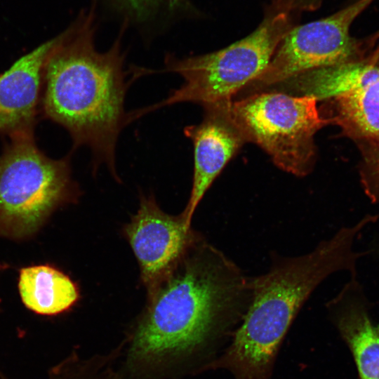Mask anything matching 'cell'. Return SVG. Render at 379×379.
Instances as JSON below:
<instances>
[{
	"label": "cell",
	"instance_id": "1",
	"mask_svg": "<svg viewBox=\"0 0 379 379\" xmlns=\"http://www.w3.org/2000/svg\"><path fill=\"white\" fill-rule=\"evenodd\" d=\"M147 293L129 367L154 370L190 360L205 371L241 324L253 289L252 277L203 237Z\"/></svg>",
	"mask_w": 379,
	"mask_h": 379
},
{
	"label": "cell",
	"instance_id": "2",
	"mask_svg": "<svg viewBox=\"0 0 379 379\" xmlns=\"http://www.w3.org/2000/svg\"><path fill=\"white\" fill-rule=\"evenodd\" d=\"M98 18L88 6L61 33L46 65L41 112L69 134L73 149L90 150L93 171L105 166L119 180L116 150L120 133L128 125L125 109L133 78L125 69L124 32L112 46H95Z\"/></svg>",
	"mask_w": 379,
	"mask_h": 379
},
{
	"label": "cell",
	"instance_id": "3",
	"mask_svg": "<svg viewBox=\"0 0 379 379\" xmlns=\"http://www.w3.org/2000/svg\"><path fill=\"white\" fill-rule=\"evenodd\" d=\"M364 225L340 228L312 251L298 256L270 255L268 270L252 277L253 298L230 343L206 371L222 370L232 379H272L282 343L315 288L339 271L356 274L354 250Z\"/></svg>",
	"mask_w": 379,
	"mask_h": 379
},
{
	"label": "cell",
	"instance_id": "4",
	"mask_svg": "<svg viewBox=\"0 0 379 379\" xmlns=\"http://www.w3.org/2000/svg\"><path fill=\"white\" fill-rule=\"evenodd\" d=\"M291 11H277L265 18L249 35L216 51L180 58L167 53L164 67L183 82L164 100L131 112L133 120L178 103L201 107L232 101L238 92L266 68L280 41L292 28Z\"/></svg>",
	"mask_w": 379,
	"mask_h": 379
},
{
	"label": "cell",
	"instance_id": "5",
	"mask_svg": "<svg viewBox=\"0 0 379 379\" xmlns=\"http://www.w3.org/2000/svg\"><path fill=\"white\" fill-rule=\"evenodd\" d=\"M79 195L69 156L48 157L34 135L9 138L0 155V237L32 239L56 210Z\"/></svg>",
	"mask_w": 379,
	"mask_h": 379
},
{
	"label": "cell",
	"instance_id": "6",
	"mask_svg": "<svg viewBox=\"0 0 379 379\" xmlns=\"http://www.w3.org/2000/svg\"><path fill=\"white\" fill-rule=\"evenodd\" d=\"M231 108L247 142L262 149L275 166L298 177L313 171L314 136L328 125L314 98L267 91L232 100Z\"/></svg>",
	"mask_w": 379,
	"mask_h": 379
},
{
	"label": "cell",
	"instance_id": "7",
	"mask_svg": "<svg viewBox=\"0 0 379 379\" xmlns=\"http://www.w3.org/2000/svg\"><path fill=\"white\" fill-rule=\"evenodd\" d=\"M371 2L358 0L330 16L291 28L264 71L246 86L248 95L312 70L364 57L368 52L350 35V29Z\"/></svg>",
	"mask_w": 379,
	"mask_h": 379
},
{
	"label": "cell",
	"instance_id": "8",
	"mask_svg": "<svg viewBox=\"0 0 379 379\" xmlns=\"http://www.w3.org/2000/svg\"><path fill=\"white\" fill-rule=\"evenodd\" d=\"M124 235L138 261L140 280L152 288L203 235L181 213L164 212L152 195H142L137 213L124 225Z\"/></svg>",
	"mask_w": 379,
	"mask_h": 379
},
{
	"label": "cell",
	"instance_id": "9",
	"mask_svg": "<svg viewBox=\"0 0 379 379\" xmlns=\"http://www.w3.org/2000/svg\"><path fill=\"white\" fill-rule=\"evenodd\" d=\"M321 116L355 145L379 140V46L339 67L337 95L324 100Z\"/></svg>",
	"mask_w": 379,
	"mask_h": 379
},
{
	"label": "cell",
	"instance_id": "10",
	"mask_svg": "<svg viewBox=\"0 0 379 379\" xmlns=\"http://www.w3.org/2000/svg\"><path fill=\"white\" fill-rule=\"evenodd\" d=\"M232 101L204 106L202 120L184 128L193 145L194 171L188 203L182 212L189 225L193 214L212 183L230 159L248 142L236 121Z\"/></svg>",
	"mask_w": 379,
	"mask_h": 379
},
{
	"label": "cell",
	"instance_id": "11",
	"mask_svg": "<svg viewBox=\"0 0 379 379\" xmlns=\"http://www.w3.org/2000/svg\"><path fill=\"white\" fill-rule=\"evenodd\" d=\"M58 36L18 58L0 74V135H34L41 112L44 77Z\"/></svg>",
	"mask_w": 379,
	"mask_h": 379
},
{
	"label": "cell",
	"instance_id": "12",
	"mask_svg": "<svg viewBox=\"0 0 379 379\" xmlns=\"http://www.w3.org/2000/svg\"><path fill=\"white\" fill-rule=\"evenodd\" d=\"M355 284V279L347 283L326 307L352 355L359 379H379V333L354 295Z\"/></svg>",
	"mask_w": 379,
	"mask_h": 379
},
{
	"label": "cell",
	"instance_id": "13",
	"mask_svg": "<svg viewBox=\"0 0 379 379\" xmlns=\"http://www.w3.org/2000/svg\"><path fill=\"white\" fill-rule=\"evenodd\" d=\"M18 289L24 306L43 316H55L68 311L80 297L77 284L48 263L20 268Z\"/></svg>",
	"mask_w": 379,
	"mask_h": 379
},
{
	"label": "cell",
	"instance_id": "14",
	"mask_svg": "<svg viewBox=\"0 0 379 379\" xmlns=\"http://www.w3.org/2000/svg\"><path fill=\"white\" fill-rule=\"evenodd\" d=\"M89 6L98 20L117 22L120 30L133 29L146 40L167 31L192 8L172 0H90Z\"/></svg>",
	"mask_w": 379,
	"mask_h": 379
},
{
	"label": "cell",
	"instance_id": "15",
	"mask_svg": "<svg viewBox=\"0 0 379 379\" xmlns=\"http://www.w3.org/2000/svg\"><path fill=\"white\" fill-rule=\"evenodd\" d=\"M356 146L359 152L361 185L370 201L379 207V140L360 142Z\"/></svg>",
	"mask_w": 379,
	"mask_h": 379
},
{
	"label": "cell",
	"instance_id": "16",
	"mask_svg": "<svg viewBox=\"0 0 379 379\" xmlns=\"http://www.w3.org/2000/svg\"><path fill=\"white\" fill-rule=\"evenodd\" d=\"M322 0H293L290 11H310L317 8Z\"/></svg>",
	"mask_w": 379,
	"mask_h": 379
},
{
	"label": "cell",
	"instance_id": "17",
	"mask_svg": "<svg viewBox=\"0 0 379 379\" xmlns=\"http://www.w3.org/2000/svg\"><path fill=\"white\" fill-rule=\"evenodd\" d=\"M275 11H290L293 0H273Z\"/></svg>",
	"mask_w": 379,
	"mask_h": 379
},
{
	"label": "cell",
	"instance_id": "18",
	"mask_svg": "<svg viewBox=\"0 0 379 379\" xmlns=\"http://www.w3.org/2000/svg\"><path fill=\"white\" fill-rule=\"evenodd\" d=\"M174 3L181 6H189L190 5L187 0H172Z\"/></svg>",
	"mask_w": 379,
	"mask_h": 379
},
{
	"label": "cell",
	"instance_id": "19",
	"mask_svg": "<svg viewBox=\"0 0 379 379\" xmlns=\"http://www.w3.org/2000/svg\"><path fill=\"white\" fill-rule=\"evenodd\" d=\"M376 329H377L378 333H379V326L376 327Z\"/></svg>",
	"mask_w": 379,
	"mask_h": 379
},
{
	"label": "cell",
	"instance_id": "20",
	"mask_svg": "<svg viewBox=\"0 0 379 379\" xmlns=\"http://www.w3.org/2000/svg\"><path fill=\"white\" fill-rule=\"evenodd\" d=\"M0 302H1V300H0ZM0 310H1V307H0Z\"/></svg>",
	"mask_w": 379,
	"mask_h": 379
},
{
	"label": "cell",
	"instance_id": "21",
	"mask_svg": "<svg viewBox=\"0 0 379 379\" xmlns=\"http://www.w3.org/2000/svg\"><path fill=\"white\" fill-rule=\"evenodd\" d=\"M371 1H373V0H371Z\"/></svg>",
	"mask_w": 379,
	"mask_h": 379
}]
</instances>
